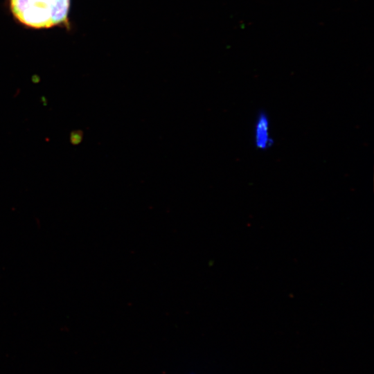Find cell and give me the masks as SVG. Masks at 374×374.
Masks as SVG:
<instances>
[{"instance_id":"obj_5","label":"cell","mask_w":374,"mask_h":374,"mask_svg":"<svg viewBox=\"0 0 374 374\" xmlns=\"http://www.w3.org/2000/svg\"><path fill=\"white\" fill-rule=\"evenodd\" d=\"M39 81H40V78H39V76H37V75H34V76H33V78H32V82H33V83H38Z\"/></svg>"},{"instance_id":"obj_2","label":"cell","mask_w":374,"mask_h":374,"mask_svg":"<svg viewBox=\"0 0 374 374\" xmlns=\"http://www.w3.org/2000/svg\"><path fill=\"white\" fill-rule=\"evenodd\" d=\"M253 143L256 148L260 150H266L274 144L270 134V121L267 113L264 111L258 112L254 124Z\"/></svg>"},{"instance_id":"obj_1","label":"cell","mask_w":374,"mask_h":374,"mask_svg":"<svg viewBox=\"0 0 374 374\" xmlns=\"http://www.w3.org/2000/svg\"><path fill=\"white\" fill-rule=\"evenodd\" d=\"M70 0H10L11 10L22 24L50 28L67 19Z\"/></svg>"},{"instance_id":"obj_4","label":"cell","mask_w":374,"mask_h":374,"mask_svg":"<svg viewBox=\"0 0 374 374\" xmlns=\"http://www.w3.org/2000/svg\"><path fill=\"white\" fill-rule=\"evenodd\" d=\"M40 101L43 104L44 106H46L48 104V100L44 96H42L40 97Z\"/></svg>"},{"instance_id":"obj_3","label":"cell","mask_w":374,"mask_h":374,"mask_svg":"<svg viewBox=\"0 0 374 374\" xmlns=\"http://www.w3.org/2000/svg\"><path fill=\"white\" fill-rule=\"evenodd\" d=\"M83 131L81 130H74L70 132L69 141L71 145H77L80 144L83 139Z\"/></svg>"}]
</instances>
